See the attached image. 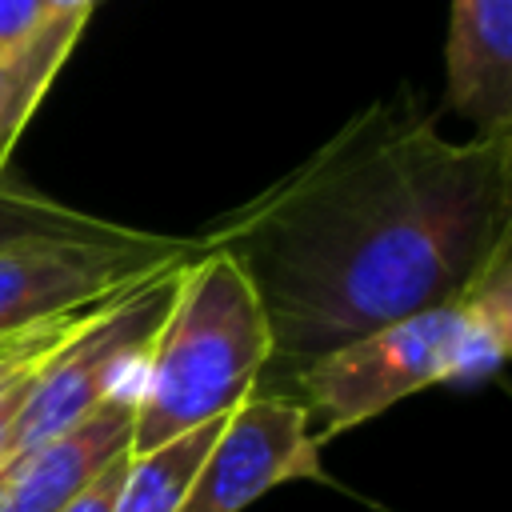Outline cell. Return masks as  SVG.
<instances>
[{"mask_svg": "<svg viewBox=\"0 0 512 512\" xmlns=\"http://www.w3.org/2000/svg\"><path fill=\"white\" fill-rule=\"evenodd\" d=\"M200 240L244 272L296 376L464 300L512 252V132L448 140L416 100H380Z\"/></svg>", "mask_w": 512, "mask_h": 512, "instance_id": "1", "label": "cell"}, {"mask_svg": "<svg viewBox=\"0 0 512 512\" xmlns=\"http://www.w3.org/2000/svg\"><path fill=\"white\" fill-rule=\"evenodd\" d=\"M272 364V332L244 272L204 248L144 356L136 384L132 456L180 432L224 420Z\"/></svg>", "mask_w": 512, "mask_h": 512, "instance_id": "2", "label": "cell"}, {"mask_svg": "<svg viewBox=\"0 0 512 512\" xmlns=\"http://www.w3.org/2000/svg\"><path fill=\"white\" fill-rule=\"evenodd\" d=\"M468 316L464 300L396 320L304 364L292 384L308 412L312 440L324 444L432 384H464Z\"/></svg>", "mask_w": 512, "mask_h": 512, "instance_id": "3", "label": "cell"}, {"mask_svg": "<svg viewBox=\"0 0 512 512\" xmlns=\"http://www.w3.org/2000/svg\"><path fill=\"white\" fill-rule=\"evenodd\" d=\"M184 268H172L132 292L104 300L92 312V320L64 348L52 352V360L36 372L24 412L16 420L8 464L28 448L44 444L48 436L64 432L68 424H76L80 416H88L108 392L140 384L144 356L176 300Z\"/></svg>", "mask_w": 512, "mask_h": 512, "instance_id": "4", "label": "cell"}, {"mask_svg": "<svg viewBox=\"0 0 512 512\" xmlns=\"http://www.w3.org/2000/svg\"><path fill=\"white\" fill-rule=\"evenodd\" d=\"M204 240L136 232L128 240H24L0 248V340L84 312L192 264Z\"/></svg>", "mask_w": 512, "mask_h": 512, "instance_id": "5", "label": "cell"}, {"mask_svg": "<svg viewBox=\"0 0 512 512\" xmlns=\"http://www.w3.org/2000/svg\"><path fill=\"white\" fill-rule=\"evenodd\" d=\"M320 476V444L296 396L248 392L216 432L180 512H240L288 480Z\"/></svg>", "mask_w": 512, "mask_h": 512, "instance_id": "6", "label": "cell"}, {"mask_svg": "<svg viewBox=\"0 0 512 512\" xmlns=\"http://www.w3.org/2000/svg\"><path fill=\"white\" fill-rule=\"evenodd\" d=\"M136 388L108 392L88 416L4 464L12 512H60L108 464L132 456Z\"/></svg>", "mask_w": 512, "mask_h": 512, "instance_id": "7", "label": "cell"}, {"mask_svg": "<svg viewBox=\"0 0 512 512\" xmlns=\"http://www.w3.org/2000/svg\"><path fill=\"white\" fill-rule=\"evenodd\" d=\"M444 84L476 132H512V0H452Z\"/></svg>", "mask_w": 512, "mask_h": 512, "instance_id": "8", "label": "cell"}, {"mask_svg": "<svg viewBox=\"0 0 512 512\" xmlns=\"http://www.w3.org/2000/svg\"><path fill=\"white\" fill-rule=\"evenodd\" d=\"M84 20H88V8L48 12L40 32L24 48H16L12 56L0 60V172H4L8 152L16 148V140L28 124V116L36 112L44 88L52 84L64 56L72 52Z\"/></svg>", "mask_w": 512, "mask_h": 512, "instance_id": "9", "label": "cell"}, {"mask_svg": "<svg viewBox=\"0 0 512 512\" xmlns=\"http://www.w3.org/2000/svg\"><path fill=\"white\" fill-rule=\"evenodd\" d=\"M220 428H224V420H212V424L180 432L148 452L128 456L112 512H180Z\"/></svg>", "mask_w": 512, "mask_h": 512, "instance_id": "10", "label": "cell"}, {"mask_svg": "<svg viewBox=\"0 0 512 512\" xmlns=\"http://www.w3.org/2000/svg\"><path fill=\"white\" fill-rule=\"evenodd\" d=\"M140 228L80 212L28 188L0 184V248L24 240H128Z\"/></svg>", "mask_w": 512, "mask_h": 512, "instance_id": "11", "label": "cell"}, {"mask_svg": "<svg viewBox=\"0 0 512 512\" xmlns=\"http://www.w3.org/2000/svg\"><path fill=\"white\" fill-rule=\"evenodd\" d=\"M96 308H100V304H92V308H84V312L56 316V320H44V324L24 328V332H16V336H4V340H0V392H4L16 376H24L28 368L44 364L56 348H64V344L92 320Z\"/></svg>", "mask_w": 512, "mask_h": 512, "instance_id": "12", "label": "cell"}, {"mask_svg": "<svg viewBox=\"0 0 512 512\" xmlns=\"http://www.w3.org/2000/svg\"><path fill=\"white\" fill-rule=\"evenodd\" d=\"M48 20L44 0H0V60L24 48Z\"/></svg>", "mask_w": 512, "mask_h": 512, "instance_id": "13", "label": "cell"}, {"mask_svg": "<svg viewBox=\"0 0 512 512\" xmlns=\"http://www.w3.org/2000/svg\"><path fill=\"white\" fill-rule=\"evenodd\" d=\"M48 360H52V356H48ZM48 360H44V364H48ZM44 364L28 368L24 376H16V380L0 392V468L8 464V448H12L16 420H20V412H24V400H28V392H32V380H36V372H40Z\"/></svg>", "mask_w": 512, "mask_h": 512, "instance_id": "14", "label": "cell"}, {"mask_svg": "<svg viewBox=\"0 0 512 512\" xmlns=\"http://www.w3.org/2000/svg\"><path fill=\"white\" fill-rule=\"evenodd\" d=\"M128 468V456H120L116 464H108L84 492H76L60 512H112V500H116V488H120V476Z\"/></svg>", "mask_w": 512, "mask_h": 512, "instance_id": "15", "label": "cell"}, {"mask_svg": "<svg viewBox=\"0 0 512 512\" xmlns=\"http://www.w3.org/2000/svg\"><path fill=\"white\" fill-rule=\"evenodd\" d=\"M44 4H48V12H72V8H88L92 12L96 0H44Z\"/></svg>", "mask_w": 512, "mask_h": 512, "instance_id": "16", "label": "cell"}, {"mask_svg": "<svg viewBox=\"0 0 512 512\" xmlns=\"http://www.w3.org/2000/svg\"><path fill=\"white\" fill-rule=\"evenodd\" d=\"M0 512H12V500H8V480L0 472Z\"/></svg>", "mask_w": 512, "mask_h": 512, "instance_id": "17", "label": "cell"}]
</instances>
